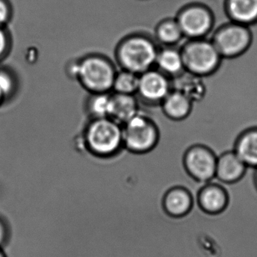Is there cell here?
I'll return each mask as SVG.
<instances>
[{
	"label": "cell",
	"mask_w": 257,
	"mask_h": 257,
	"mask_svg": "<svg viewBox=\"0 0 257 257\" xmlns=\"http://www.w3.org/2000/svg\"><path fill=\"white\" fill-rule=\"evenodd\" d=\"M70 76L90 94L111 92L117 70L103 55L91 54L70 64Z\"/></svg>",
	"instance_id": "1"
},
{
	"label": "cell",
	"mask_w": 257,
	"mask_h": 257,
	"mask_svg": "<svg viewBox=\"0 0 257 257\" xmlns=\"http://www.w3.org/2000/svg\"><path fill=\"white\" fill-rule=\"evenodd\" d=\"M82 144L94 157H114L124 149L122 125L110 118L90 119L82 134Z\"/></svg>",
	"instance_id": "2"
},
{
	"label": "cell",
	"mask_w": 257,
	"mask_h": 257,
	"mask_svg": "<svg viewBox=\"0 0 257 257\" xmlns=\"http://www.w3.org/2000/svg\"><path fill=\"white\" fill-rule=\"evenodd\" d=\"M159 49L154 40L144 34L127 36L115 49V59L121 70L142 74L156 66Z\"/></svg>",
	"instance_id": "3"
},
{
	"label": "cell",
	"mask_w": 257,
	"mask_h": 257,
	"mask_svg": "<svg viewBox=\"0 0 257 257\" xmlns=\"http://www.w3.org/2000/svg\"><path fill=\"white\" fill-rule=\"evenodd\" d=\"M123 148L132 154L150 153L159 144V127L148 115L140 112L122 125Z\"/></svg>",
	"instance_id": "4"
},
{
	"label": "cell",
	"mask_w": 257,
	"mask_h": 257,
	"mask_svg": "<svg viewBox=\"0 0 257 257\" xmlns=\"http://www.w3.org/2000/svg\"><path fill=\"white\" fill-rule=\"evenodd\" d=\"M180 52L185 70L202 78L213 74L222 60L211 40L205 38L189 40Z\"/></svg>",
	"instance_id": "5"
},
{
	"label": "cell",
	"mask_w": 257,
	"mask_h": 257,
	"mask_svg": "<svg viewBox=\"0 0 257 257\" xmlns=\"http://www.w3.org/2000/svg\"><path fill=\"white\" fill-rule=\"evenodd\" d=\"M252 40L249 27L231 22L219 27L211 41L222 58H234L247 51Z\"/></svg>",
	"instance_id": "6"
},
{
	"label": "cell",
	"mask_w": 257,
	"mask_h": 257,
	"mask_svg": "<svg viewBox=\"0 0 257 257\" xmlns=\"http://www.w3.org/2000/svg\"><path fill=\"white\" fill-rule=\"evenodd\" d=\"M217 157L211 149L196 144L185 152L183 167L188 175L195 181L209 183L216 177Z\"/></svg>",
	"instance_id": "7"
},
{
	"label": "cell",
	"mask_w": 257,
	"mask_h": 257,
	"mask_svg": "<svg viewBox=\"0 0 257 257\" xmlns=\"http://www.w3.org/2000/svg\"><path fill=\"white\" fill-rule=\"evenodd\" d=\"M183 37L189 40L205 38L213 26V14L205 6L191 4L180 10L176 18Z\"/></svg>",
	"instance_id": "8"
},
{
	"label": "cell",
	"mask_w": 257,
	"mask_h": 257,
	"mask_svg": "<svg viewBox=\"0 0 257 257\" xmlns=\"http://www.w3.org/2000/svg\"><path fill=\"white\" fill-rule=\"evenodd\" d=\"M171 90L170 78L153 68L140 75L136 96L147 104L161 105Z\"/></svg>",
	"instance_id": "9"
},
{
	"label": "cell",
	"mask_w": 257,
	"mask_h": 257,
	"mask_svg": "<svg viewBox=\"0 0 257 257\" xmlns=\"http://www.w3.org/2000/svg\"><path fill=\"white\" fill-rule=\"evenodd\" d=\"M196 200L201 211L216 216L226 210L229 203V195L222 185L209 182L199 189Z\"/></svg>",
	"instance_id": "10"
},
{
	"label": "cell",
	"mask_w": 257,
	"mask_h": 257,
	"mask_svg": "<svg viewBox=\"0 0 257 257\" xmlns=\"http://www.w3.org/2000/svg\"><path fill=\"white\" fill-rule=\"evenodd\" d=\"M194 205L190 191L183 186H174L168 189L162 198V207L168 216L182 218L187 216Z\"/></svg>",
	"instance_id": "11"
},
{
	"label": "cell",
	"mask_w": 257,
	"mask_h": 257,
	"mask_svg": "<svg viewBox=\"0 0 257 257\" xmlns=\"http://www.w3.org/2000/svg\"><path fill=\"white\" fill-rule=\"evenodd\" d=\"M246 169L247 167L234 150L225 152L217 157L215 178L225 184H234L244 177Z\"/></svg>",
	"instance_id": "12"
},
{
	"label": "cell",
	"mask_w": 257,
	"mask_h": 257,
	"mask_svg": "<svg viewBox=\"0 0 257 257\" xmlns=\"http://www.w3.org/2000/svg\"><path fill=\"white\" fill-rule=\"evenodd\" d=\"M140 112L139 100L136 95L112 92L109 118L123 125Z\"/></svg>",
	"instance_id": "13"
},
{
	"label": "cell",
	"mask_w": 257,
	"mask_h": 257,
	"mask_svg": "<svg viewBox=\"0 0 257 257\" xmlns=\"http://www.w3.org/2000/svg\"><path fill=\"white\" fill-rule=\"evenodd\" d=\"M225 10L234 23L249 27L257 22V0H225Z\"/></svg>",
	"instance_id": "14"
},
{
	"label": "cell",
	"mask_w": 257,
	"mask_h": 257,
	"mask_svg": "<svg viewBox=\"0 0 257 257\" xmlns=\"http://www.w3.org/2000/svg\"><path fill=\"white\" fill-rule=\"evenodd\" d=\"M193 102L180 91L171 90L161 103L165 115L174 121H181L192 112Z\"/></svg>",
	"instance_id": "15"
},
{
	"label": "cell",
	"mask_w": 257,
	"mask_h": 257,
	"mask_svg": "<svg viewBox=\"0 0 257 257\" xmlns=\"http://www.w3.org/2000/svg\"><path fill=\"white\" fill-rule=\"evenodd\" d=\"M156 67L168 78L177 77L185 71L181 52L173 46H164L159 49Z\"/></svg>",
	"instance_id": "16"
},
{
	"label": "cell",
	"mask_w": 257,
	"mask_h": 257,
	"mask_svg": "<svg viewBox=\"0 0 257 257\" xmlns=\"http://www.w3.org/2000/svg\"><path fill=\"white\" fill-rule=\"evenodd\" d=\"M234 152L247 168H257V127L244 131L234 144Z\"/></svg>",
	"instance_id": "17"
},
{
	"label": "cell",
	"mask_w": 257,
	"mask_h": 257,
	"mask_svg": "<svg viewBox=\"0 0 257 257\" xmlns=\"http://www.w3.org/2000/svg\"><path fill=\"white\" fill-rule=\"evenodd\" d=\"M172 79H174V82H171L172 89L180 91L189 97L193 103L202 98L205 90L202 77L185 70L181 74Z\"/></svg>",
	"instance_id": "18"
},
{
	"label": "cell",
	"mask_w": 257,
	"mask_h": 257,
	"mask_svg": "<svg viewBox=\"0 0 257 257\" xmlns=\"http://www.w3.org/2000/svg\"><path fill=\"white\" fill-rule=\"evenodd\" d=\"M112 92L90 94L85 103V109L91 119L109 118Z\"/></svg>",
	"instance_id": "19"
},
{
	"label": "cell",
	"mask_w": 257,
	"mask_h": 257,
	"mask_svg": "<svg viewBox=\"0 0 257 257\" xmlns=\"http://www.w3.org/2000/svg\"><path fill=\"white\" fill-rule=\"evenodd\" d=\"M155 34L156 40L164 46H174L184 37L176 19H165L159 22Z\"/></svg>",
	"instance_id": "20"
},
{
	"label": "cell",
	"mask_w": 257,
	"mask_h": 257,
	"mask_svg": "<svg viewBox=\"0 0 257 257\" xmlns=\"http://www.w3.org/2000/svg\"><path fill=\"white\" fill-rule=\"evenodd\" d=\"M140 75L128 70L117 71L112 84V92L136 95Z\"/></svg>",
	"instance_id": "21"
},
{
	"label": "cell",
	"mask_w": 257,
	"mask_h": 257,
	"mask_svg": "<svg viewBox=\"0 0 257 257\" xmlns=\"http://www.w3.org/2000/svg\"><path fill=\"white\" fill-rule=\"evenodd\" d=\"M16 83L14 76L8 69L0 68V90L4 93L7 100L14 94Z\"/></svg>",
	"instance_id": "22"
},
{
	"label": "cell",
	"mask_w": 257,
	"mask_h": 257,
	"mask_svg": "<svg viewBox=\"0 0 257 257\" xmlns=\"http://www.w3.org/2000/svg\"><path fill=\"white\" fill-rule=\"evenodd\" d=\"M13 10L10 0H0V28H7L11 22Z\"/></svg>",
	"instance_id": "23"
},
{
	"label": "cell",
	"mask_w": 257,
	"mask_h": 257,
	"mask_svg": "<svg viewBox=\"0 0 257 257\" xmlns=\"http://www.w3.org/2000/svg\"><path fill=\"white\" fill-rule=\"evenodd\" d=\"M12 39L7 28H0V61L10 53Z\"/></svg>",
	"instance_id": "24"
},
{
	"label": "cell",
	"mask_w": 257,
	"mask_h": 257,
	"mask_svg": "<svg viewBox=\"0 0 257 257\" xmlns=\"http://www.w3.org/2000/svg\"><path fill=\"white\" fill-rule=\"evenodd\" d=\"M9 236V229L5 222L0 219V247L7 241Z\"/></svg>",
	"instance_id": "25"
},
{
	"label": "cell",
	"mask_w": 257,
	"mask_h": 257,
	"mask_svg": "<svg viewBox=\"0 0 257 257\" xmlns=\"http://www.w3.org/2000/svg\"><path fill=\"white\" fill-rule=\"evenodd\" d=\"M7 98H6L5 95H4V93L2 92V91L0 90V106H2L6 101H7Z\"/></svg>",
	"instance_id": "26"
},
{
	"label": "cell",
	"mask_w": 257,
	"mask_h": 257,
	"mask_svg": "<svg viewBox=\"0 0 257 257\" xmlns=\"http://www.w3.org/2000/svg\"><path fill=\"white\" fill-rule=\"evenodd\" d=\"M255 173H254L253 175V183H254V186H255V189L257 190V168L256 169H255Z\"/></svg>",
	"instance_id": "27"
},
{
	"label": "cell",
	"mask_w": 257,
	"mask_h": 257,
	"mask_svg": "<svg viewBox=\"0 0 257 257\" xmlns=\"http://www.w3.org/2000/svg\"><path fill=\"white\" fill-rule=\"evenodd\" d=\"M0 257H7V255H6L5 252H4L1 247H0Z\"/></svg>",
	"instance_id": "28"
}]
</instances>
